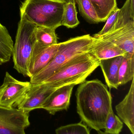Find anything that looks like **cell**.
<instances>
[{
    "mask_svg": "<svg viewBox=\"0 0 134 134\" xmlns=\"http://www.w3.org/2000/svg\"><path fill=\"white\" fill-rule=\"evenodd\" d=\"M77 88V111L83 122L97 131L104 129L112 108V97L108 86L98 79L85 80Z\"/></svg>",
    "mask_w": 134,
    "mask_h": 134,
    "instance_id": "cell-1",
    "label": "cell"
},
{
    "mask_svg": "<svg viewBox=\"0 0 134 134\" xmlns=\"http://www.w3.org/2000/svg\"><path fill=\"white\" fill-rule=\"evenodd\" d=\"M97 39L89 34L72 38L60 43L57 52L45 68L30 78L32 84L41 83L74 58L90 52Z\"/></svg>",
    "mask_w": 134,
    "mask_h": 134,
    "instance_id": "cell-2",
    "label": "cell"
},
{
    "mask_svg": "<svg viewBox=\"0 0 134 134\" xmlns=\"http://www.w3.org/2000/svg\"><path fill=\"white\" fill-rule=\"evenodd\" d=\"M65 3L63 0H25L20 16L37 26L56 29L61 26Z\"/></svg>",
    "mask_w": 134,
    "mask_h": 134,
    "instance_id": "cell-3",
    "label": "cell"
},
{
    "mask_svg": "<svg viewBox=\"0 0 134 134\" xmlns=\"http://www.w3.org/2000/svg\"><path fill=\"white\" fill-rule=\"evenodd\" d=\"M99 64L100 61L97 58L89 52L87 53L69 61L42 83L56 88L70 84H80Z\"/></svg>",
    "mask_w": 134,
    "mask_h": 134,
    "instance_id": "cell-4",
    "label": "cell"
},
{
    "mask_svg": "<svg viewBox=\"0 0 134 134\" xmlns=\"http://www.w3.org/2000/svg\"><path fill=\"white\" fill-rule=\"evenodd\" d=\"M36 26L20 16L12 56L13 68L25 76L29 77L28 69L34 48Z\"/></svg>",
    "mask_w": 134,
    "mask_h": 134,
    "instance_id": "cell-5",
    "label": "cell"
},
{
    "mask_svg": "<svg viewBox=\"0 0 134 134\" xmlns=\"http://www.w3.org/2000/svg\"><path fill=\"white\" fill-rule=\"evenodd\" d=\"M31 83L17 80L8 72L0 86V106L15 108L24 97Z\"/></svg>",
    "mask_w": 134,
    "mask_h": 134,
    "instance_id": "cell-6",
    "label": "cell"
},
{
    "mask_svg": "<svg viewBox=\"0 0 134 134\" xmlns=\"http://www.w3.org/2000/svg\"><path fill=\"white\" fill-rule=\"evenodd\" d=\"M29 118V112L0 106V134H26Z\"/></svg>",
    "mask_w": 134,
    "mask_h": 134,
    "instance_id": "cell-7",
    "label": "cell"
},
{
    "mask_svg": "<svg viewBox=\"0 0 134 134\" xmlns=\"http://www.w3.org/2000/svg\"><path fill=\"white\" fill-rule=\"evenodd\" d=\"M56 89L44 83H31L24 97L17 105V109L29 113L34 109L41 108L44 102Z\"/></svg>",
    "mask_w": 134,
    "mask_h": 134,
    "instance_id": "cell-8",
    "label": "cell"
},
{
    "mask_svg": "<svg viewBox=\"0 0 134 134\" xmlns=\"http://www.w3.org/2000/svg\"><path fill=\"white\" fill-rule=\"evenodd\" d=\"M108 41L122 49L127 54L134 55V21L114 31L97 38Z\"/></svg>",
    "mask_w": 134,
    "mask_h": 134,
    "instance_id": "cell-9",
    "label": "cell"
},
{
    "mask_svg": "<svg viewBox=\"0 0 134 134\" xmlns=\"http://www.w3.org/2000/svg\"><path fill=\"white\" fill-rule=\"evenodd\" d=\"M75 84L63 86L56 89L44 102L41 108L54 115L57 112L67 110Z\"/></svg>",
    "mask_w": 134,
    "mask_h": 134,
    "instance_id": "cell-10",
    "label": "cell"
},
{
    "mask_svg": "<svg viewBox=\"0 0 134 134\" xmlns=\"http://www.w3.org/2000/svg\"><path fill=\"white\" fill-rule=\"evenodd\" d=\"M118 116L134 134V79L127 94L123 100L116 106Z\"/></svg>",
    "mask_w": 134,
    "mask_h": 134,
    "instance_id": "cell-11",
    "label": "cell"
},
{
    "mask_svg": "<svg viewBox=\"0 0 134 134\" xmlns=\"http://www.w3.org/2000/svg\"><path fill=\"white\" fill-rule=\"evenodd\" d=\"M56 29L37 26L35 31L34 48L30 61L46 48L57 44Z\"/></svg>",
    "mask_w": 134,
    "mask_h": 134,
    "instance_id": "cell-12",
    "label": "cell"
},
{
    "mask_svg": "<svg viewBox=\"0 0 134 134\" xmlns=\"http://www.w3.org/2000/svg\"><path fill=\"white\" fill-rule=\"evenodd\" d=\"M123 59V57L120 56L99 60V66L101 68L105 82L110 90L112 88L117 89L119 86V72Z\"/></svg>",
    "mask_w": 134,
    "mask_h": 134,
    "instance_id": "cell-13",
    "label": "cell"
},
{
    "mask_svg": "<svg viewBox=\"0 0 134 134\" xmlns=\"http://www.w3.org/2000/svg\"><path fill=\"white\" fill-rule=\"evenodd\" d=\"M97 39L89 53L99 60L120 56L124 57L128 54L112 42Z\"/></svg>",
    "mask_w": 134,
    "mask_h": 134,
    "instance_id": "cell-14",
    "label": "cell"
},
{
    "mask_svg": "<svg viewBox=\"0 0 134 134\" xmlns=\"http://www.w3.org/2000/svg\"><path fill=\"white\" fill-rule=\"evenodd\" d=\"M60 43L46 48L30 61L28 69L29 77L37 74L50 63L57 52Z\"/></svg>",
    "mask_w": 134,
    "mask_h": 134,
    "instance_id": "cell-15",
    "label": "cell"
},
{
    "mask_svg": "<svg viewBox=\"0 0 134 134\" xmlns=\"http://www.w3.org/2000/svg\"><path fill=\"white\" fill-rule=\"evenodd\" d=\"M13 45V41L7 28L0 23V59L4 63L10 60Z\"/></svg>",
    "mask_w": 134,
    "mask_h": 134,
    "instance_id": "cell-16",
    "label": "cell"
},
{
    "mask_svg": "<svg viewBox=\"0 0 134 134\" xmlns=\"http://www.w3.org/2000/svg\"><path fill=\"white\" fill-rule=\"evenodd\" d=\"M134 77V55L127 54L123 57L119 72V86L133 80Z\"/></svg>",
    "mask_w": 134,
    "mask_h": 134,
    "instance_id": "cell-17",
    "label": "cell"
},
{
    "mask_svg": "<svg viewBox=\"0 0 134 134\" xmlns=\"http://www.w3.org/2000/svg\"><path fill=\"white\" fill-rule=\"evenodd\" d=\"M134 20V0H126L124 4L120 9L116 23L110 32L124 26L130 21Z\"/></svg>",
    "mask_w": 134,
    "mask_h": 134,
    "instance_id": "cell-18",
    "label": "cell"
},
{
    "mask_svg": "<svg viewBox=\"0 0 134 134\" xmlns=\"http://www.w3.org/2000/svg\"><path fill=\"white\" fill-rule=\"evenodd\" d=\"M75 0L66 1L64 9L61 26H65L68 28H73L79 24V21L77 16Z\"/></svg>",
    "mask_w": 134,
    "mask_h": 134,
    "instance_id": "cell-19",
    "label": "cell"
},
{
    "mask_svg": "<svg viewBox=\"0 0 134 134\" xmlns=\"http://www.w3.org/2000/svg\"><path fill=\"white\" fill-rule=\"evenodd\" d=\"M100 23L106 22L110 13L117 6L116 0H90Z\"/></svg>",
    "mask_w": 134,
    "mask_h": 134,
    "instance_id": "cell-20",
    "label": "cell"
},
{
    "mask_svg": "<svg viewBox=\"0 0 134 134\" xmlns=\"http://www.w3.org/2000/svg\"><path fill=\"white\" fill-rule=\"evenodd\" d=\"M78 4L79 12L86 21L90 24L100 23L96 11L90 0H75Z\"/></svg>",
    "mask_w": 134,
    "mask_h": 134,
    "instance_id": "cell-21",
    "label": "cell"
},
{
    "mask_svg": "<svg viewBox=\"0 0 134 134\" xmlns=\"http://www.w3.org/2000/svg\"><path fill=\"white\" fill-rule=\"evenodd\" d=\"M123 122L115 115L112 108L110 110L105 125V132L109 134H119L123 127Z\"/></svg>",
    "mask_w": 134,
    "mask_h": 134,
    "instance_id": "cell-22",
    "label": "cell"
},
{
    "mask_svg": "<svg viewBox=\"0 0 134 134\" xmlns=\"http://www.w3.org/2000/svg\"><path fill=\"white\" fill-rule=\"evenodd\" d=\"M56 134H90L86 125L81 122L62 126L56 130Z\"/></svg>",
    "mask_w": 134,
    "mask_h": 134,
    "instance_id": "cell-23",
    "label": "cell"
},
{
    "mask_svg": "<svg viewBox=\"0 0 134 134\" xmlns=\"http://www.w3.org/2000/svg\"><path fill=\"white\" fill-rule=\"evenodd\" d=\"M120 9V8H118L117 5L114 8L110 13L106 20V23L102 30L97 34L94 35L93 36L94 37L97 38L111 31L116 23Z\"/></svg>",
    "mask_w": 134,
    "mask_h": 134,
    "instance_id": "cell-24",
    "label": "cell"
},
{
    "mask_svg": "<svg viewBox=\"0 0 134 134\" xmlns=\"http://www.w3.org/2000/svg\"><path fill=\"white\" fill-rule=\"evenodd\" d=\"M98 134H109L107 133H105V132H103V131H101V130L98 131Z\"/></svg>",
    "mask_w": 134,
    "mask_h": 134,
    "instance_id": "cell-25",
    "label": "cell"
},
{
    "mask_svg": "<svg viewBox=\"0 0 134 134\" xmlns=\"http://www.w3.org/2000/svg\"><path fill=\"white\" fill-rule=\"evenodd\" d=\"M3 64H4L3 61L1 59H0V65H2Z\"/></svg>",
    "mask_w": 134,
    "mask_h": 134,
    "instance_id": "cell-26",
    "label": "cell"
},
{
    "mask_svg": "<svg viewBox=\"0 0 134 134\" xmlns=\"http://www.w3.org/2000/svg\"><path fill=\"white\" fill-rule=\"evenodd\" d=\"M63 1H68V0H63Z\"/></svg>",
    "mask_w": 134,
    "mask_h": 134,
    "instance_id": "cell-27",
    "label": "cell"
}]
</instances>
